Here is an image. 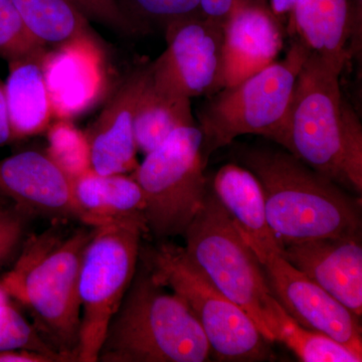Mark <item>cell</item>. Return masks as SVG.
I'll return each mask as SVG.
<instances>
[{"label": "cell", "mask_w": 362, "mask_h": 362, "mask_svg": "<svg viewBox=\"0 0 362 362\" xmlns=\"http://www.w3.org/2000/svg\"><path fill=\"white\" fill-rule=\"evenodd\" d=\"M209 185L240 237L255 254L274 251L283 255L284 247L267 221L261 185L249 169L239 163L225 164Z\"/></svg>", "instance_id": "18"}, {"label": "cell", "mask_w": 362, "mask_h": 362, "mask_svg": "<svg viewBox=\"0 0 362 362\" xmlns=\"http://www.w3.org/2000/svg\"><path fill=\"white\" fill-rule=\"evenodd\" d=\"M165 51L147 66L157 89L192 99L223 89V25L204 16L165 25Z\"/></svg>", "instance_id": "10"}, {"label": "cell", "mask_w": 362, "mask_h": 362, "mask_svg": "<svg viewBox=\"0 0 362 362\" xmlns=\"http://www.w3.org/2000/svg\"><path fill=\"white\" fill-rule=\"evenodd\" d=\"M28 216L16 204L0 202V273L13 265L23 249Z\"/></svg>", "instance_id": "27"}, {"label": "cell", "mask_w": 362, "mask_h": 362, "mask_svg": "<svg viewBox=\"0 0 362 362\" xmlns=\"http://www.w3.org/2000/svg\"><path fill=\"white\" fill-rule=\"evenodd\" d=\"M13 141V133L7 110L6 87L4 81L0 78V147Z\"/></svg>", "instance_id": "30"}, {"label": "cell", "mask_w": 362, "mask_h": 362, "mask_svg": "<svg viewBox=\"0 0 362 362\" xmlns=\"http://www.w3.org/2000/svg\"><path fill=\"white\" fill-rule=\"evenodd\" d=\"M283 256L312 282L361 318V237L324 238L292 243L284 246Z\"/></svg>", "instance_id": "13"}, {"label": "cell", "mask_w": 362, "mask_h": 362, "mask_svg": "<svg viewBox=\"0 0 362 362\" xmlns=\"http://www.w3.org/2000/svg\"><path fill=\"white\" fill-rule=\"evenodd\" d=\"M94 228L66 238L54 228L25 240L0 287L25 306L45 341L66 361L77 358L81 327L78 278L81 262Z\"/></svg>", "instance_id": "3"}, {"label": "cell", "mask_w": 362, "mask_h": 362, "mask_svg": "<svg viewBox=\"0 0 362 362\" xmlns=\"http://www.w3.org/2000/svg\"><path fill=\"white\" fill-rule=\"evenodd\" d=\"M45 52L7 62L4 87L13 141L40 134L51 125L54 109L45 76Z\"/></svg>", "instance_id": "19"}, {"label": "cell", "mask_w": 362, "mask_h": 362, "mask_svg": "<svg viewBox=\"0 0 362 362\" xmlns=\"http://www.w3.org/2000/svg\"><path fill=\"white\" fill-rule=\"evenodd\" d=\"M144 216H128L94 228L81 262L78 362H97L112 317L118 310L139 263Z\"/></svg>", "instance_id": "8"}, {"label": "cell", "mask_w": 362, "mask_h": 362, "mask_svg": "<svg viewBox=\"0 0 362 362\" xmlns=\"http://www.w3.org/2000/svg\"><path fill=\"white\" fill-rule=\"evenodd\" d=\"M135 16L165 26L173 21L201 16V0H131ZM144 25V23H143Z\"/></svg>", "instance_id": "28"}, {"label": "cell", "mask_w": 362, "mask_h": 362, "mask_svg": "<svg viewBox=\"0 0 362 362\" xmlns=\"http://www.w3.org/2000/svg\"><path fill=\"white\" fill-rule=\"evenodd\" d=\"M274 296L288 315L307 329L318 331L362 354L361 319L312 282L280 252H257Z\"/></svg>", "instance_id": "11"}, {"label": "cell", "mask_w": 362, "mask_h": 362, "mask_svg": "<svg viewBox=\"0 0 362 362\" xmlns=\"http://www.w3.org/2000/svg\"><path fill=\"white\" fill-rule=\"evenodd\" d=\"M185 256L228 300L243 309L269 342H279L290 316L279 303L256 255L240 237L211 185L185 235Z\"/></svg>", "instance_id": "5"}, {"label": "cell", "mask_w": 362, "mask_h": 362, "mask_svg": "<svg viewBox=\"0 0 362 362\" xmlns=\"http://www.w3.org/2000/svg\"><path fill=\"white\" fill-rule=\"evenodd\" d=\"M211 351L189 307L152 277L139 259L132 282L109 322L99 362H204Z\"/></svg>", "instance_id": "4"}, {"label": "cell", "mask_w": 362, "mask_h": 362, "mask_svg": "<svg viewBox=\"0 0 362 362\" xmlns=\"http://www.w3.org/2000/svg\"><path fill=\"white\" fill-rule=\"evenodd\" d=\"M8 300H11V298H9L6 291L0 287V308H1V307L4 306Z\"/></svg>", "instance_id": "34"}, {"label": "cell", "mask_w": 362, "mask_h": 362, "mask_svg": "<svg viewBox=\"0 0 362 362\" xmlns=\"http://www.w3.org/2000/svg\"><path fill=\"white\" fill-rule=\"evenodd\" d=\"M264 1H269V0H201L202 13L204 18L223 25L226 18L238 7L254 4V2Z\"/></svg>", "instance_id": "29"}, {"label": "cell", "mask_w": 362, "mask_h": 362, "mask_svg": "<svg viewBox=\"0 0 362 362\" xmlns=\"http://www.w3.org/2000/svg\"><path fill=\"white\" fill-rule=\"evenodd\" d=\"M235 157L259 180L267 221L283 247L324 238L361 237V197L291 152L246 145L237 150Z\"/></svg>", "instance_id": "1"}, {"label": "cell", "mask_w": 362, "mask_h": 362, "mask_svg": "<svg viewBox=\"0 0 362 362\" xmlns=\"http://www.w3.org/2000/svg\"><path fill=\"white\" fill-rule=\"evenodd\" d=\"M223 88L271 65L283 47V28L269 1L235 8L223 23Z\"/></svg>", "instance_id": "14"}, {"label": "cell", "mask_w": 362, "mask_h": 362, "mask_svg": "<svg viewBox=\"0 0 362 362\" xmlns=\"http://www.w3.org/2000/svg\"><path fill=\"white\" fill-rule=\"evenodd\" d=\"M139 259L159 285L171 290L189 307L218 361L269 358L270 342L254 321L190 263L182 247L163 240L156 247L141 245Z\"/></svg>", "instance_id": "7"}, {"label": "cell", "mask_w": 362, "mask_h": 362, "mask_svg": "<svg viewBox=\"0 0 362 362\" xmlns=\"http://www.w3.org/2000/svg\"><path fill=\"white\" fill-rule=\"evenodd\" d=\"M192 125H197V122L190 99L157 89L150 82L147 71L146 83L135 109L134 135L137 150L146 156L178 128Z\"/></svg>", "instance_id": "21"}, {"label": "cell", "mask_w": 362, "mask_h": 362, "mask_svg": "<svg viewBox=\"0 0 362 362\" xmlns=\"http://www.w3.org/2000/svg\"><path fill=\"white\" fill-rule=\"evenodd\" d=\"M297 2L298 0H269V6L274 16L280 20L291 13Z\"/></svg>", "instance_id": "32"}, {"label": "cell", "mask_w": 362, "mask_h": 362, "mask_svg": "<svg viewBox=\"0 0 362 362\" xmlns=\"http://www.w3.org/2000/svg\"><path fill=\"white\" fill-rule=\"evenodd\" d=\"M356 28V51L361 52L362 42V0H352Z\"/></svg>", "instance_id": "33"}, {"label": "cell", "mask_w": 362, "mask_h": 362, "mask_svg": "<svg viewBox=\"0 0 362 362\" xmlns=\"http://www.w3.org/2000/svg\"><path fill=\"white\" fill-rule=\"evenodd\" d=\"M81 221L96 228L111 221L143 214L145 201L132 176L100 175L90 169L71 180Z\"/></svg>", "instance_id": "20"}, {"label": "cell", "mask_w": 362, "mask_h": 362, "mask_svg": "<svg viewBox=\"0 0 362 362\" xmlns=\"http://www.w3.org/2000/svg\"><path fill=\"white\" fill-rule=\"evenodd\" d=\"M342 70L309 54L295 84L284 149L361 197L362 126L340 89Z\"/></svg>", "instance_id": "2"}, {"label": "cell", "mask_w": 362, "mask_h": 362, "mask_svg": "<svg viewBox=\"0 0 362 362\" xmlns=\"http://www.w3.org/2000/svg\"><path fill=\"white\" fill-rule=\"evenodd\" d=\"M0 362H56L52 357L32 350L0 351Z\"/></svg>", "instance_id": "31"}, {"label": "cell", "mask_w": 362, "mask_h": 362, "mask_svg": "<svg viewBox=\"0 0 362 362\" xmlns=\"http://www.w3.org/2000/svg\"><path fill=\"white\" fill-rule=\"evenodd\" d=\"M209 156L199 125L178 128L133 171L144 197L147 230L156 240L185 235L206 201Z\"/></svg>", "instance_id": "9"}, {"label": "cell", "mask_w": 362, "mask_h": 362, "mask_svg": "<svg viewBox=\"0 0 362 362\" xmlns=\"http://www.w3.org/2000/svg\"><path fill=\"white\" fill-rule=\"evenodd\" d=\"M77 7L89 21L101 23L107 28L125 35L142 32L144 25L117 0H68Z\"/></svg>", "instance_id": "26"}, {"label": "cell", "mask_w": 362, "mask_h": 362, "mask_svg": "<svg viewBox=\"0 0 362 362\" xmlns=\"http://www.w3.org/2000/svg\"><path fill=\"white\" fill-rule=\"evenodd\" d=\"M47 138L45 153L71 180L92 169L87 135L70 119H59L51 123L47 129Z\"/></svg>", "instance_id": "24"}, {"label": "cell", "mask_w": 362, "mask_h": 362, "mask_svg": "<svg viewBox=\"0 0 362 362\" xmlns=\"http://www.w3.org/2000/svg\"><path fill=\"white\" fill-rule=\"evenodd\" d=\"M309 54L296 39L284 59L209 96L197 115L206 156L243 135L262 136L285 148L295 84Z\"/></svg>", "instance_id": "6"}, {"label": "cell", "mask_w": 362, "mask_h": 362, "mask_svg": "<svg viewBox=\"0 0 362 362\" xmlns=\"http://www.w3.org/2000/svg\"><path fill=\"white\" fill-rule=\"evenodd\" d=\"M45 51L26 30L13 0H0V58L9 62Z\"/></svg>", "instance_id": "25"}, {"label": "cell", "mask_w": 362, "mask_h": 362, "mask_svg": "<svg viewBox=\"0 0 362 362\" xmlns=\"http://www.w3.org/2000/svg\"><path fill=\"white\" fill-rule=\"evenodd\" d=\"M0 194L28 214L81 221L71 178L47 153L25 150L0 160Z\"/></svg>", "instance_id": "12"}, {"label": "cell", "mask_w": 362, "mask_h": 362, "mask_svg": "<svg viewBox=\"0 0 362 362\" xmlns=\"http://www.w3.org/2000/svg\"><path fill=\"white\" fill-rule=\"evenodd\" d=\"M279 342L283 343L304 362H361L357 354L324 333L307 329L290 317Z\"/></svg>", "instance_id": "23"}, {"label": "cell", "mask_w": 362, "mask_h": 362, "mask_svg": "<svg viewBox=\"0 0 362 362\" xmlns=\"http://www.w3.org/2000/svg\"><path fill=\"white\" fill-rule=\"evenodd\" d=\"M147 68L136 71L87 131L90 168L100 175H125L138 166L134 135L136 105L146 83Z\"/></svg>", "instance_id": "15"}, {"label": "cell", "mask_w": 362, "mask_h": 362, "mask_svg": "<svg viewBox=\"0 0 362 362\" xmlns=\"http://www.w3.org/2000/svg\"><path fill=\"white\" fill-rule=\"evenodd\" d=\"M23 25L47 49L95 39L89 20L68 0H13Z\"/></svg>", "instance_id": "22"}, {"label": "cell", "mask_w": 362, "mask_h": 362, "mask_svg": "<svg viewBox=\"0 0 362 362\" xmlns=\"http://www.w3.org/2000/svg\"><path fill=\"white\" fill-rule=\"evenodd\" d=\"M100 49L86 39L45 52L44 71L54 116L70 119L96 102L103 88Z\"/></svg>", "instance_id": "16"}, {"label": "cell", "mask_w": 362, "mask_h": 362, "mask_svg": "<svg viewBox=\"0 0 362 362\" xmlns=\"http://www.w3.org/2000/svg\"><path fill=\"white\" fill-rule=\"evenodd\" d=\"M289 32L319 58L344 68L356 54V28L352 0H298L289 14Z\"/></svg>", "instance_id": "17"}]
</instances>
